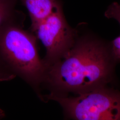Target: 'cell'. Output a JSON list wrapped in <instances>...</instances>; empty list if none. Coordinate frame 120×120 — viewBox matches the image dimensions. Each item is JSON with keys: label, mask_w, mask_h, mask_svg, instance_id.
<instances>
[{"label": "cell", "mask_w": 120, "mask_h": 120, "mask_svg": "<svg viewBox=\"0 0 120 120\" xmlns=\"http://www.w3.org/2000/svg\"><path fill=\"white\" fill-rule=\"evenodd\" d=\"M18 0H0V31L12 25L24 26L26 16L16 9Z\"/></svg>", "instance_id": "8992f818"}, {"label": "cell", "mask_w": 120, "mask_h": 120, "mask_svg": "<svg viewBox=\"0 0 120 120\" xmlns=\"http://www.w3.org/2000/svg\"><path fill=\"white\" fill-rule=\"evenodd\" d=\"M27 9L31 21L32 31L48 17L61 2L59 0H21Z\"/></svg>", "instance_id": "5b68a950"}, {"label": "cell", "mask_w": 120, "mask_h": 120, "mask_svg": "<svg viewBox=\"0 0 120 120\" xmlns=\"http://www.w3.org/2000/svg\"><path fill=\"white\" fill-rule=\"evenodd\" d=\"M5 116V113L3 110H2L1 109H0V119H1L3 117H4Z\"/></svg>", "instance_id": "ba28073f"}, {"label": "cell", "mask_w": 120, "mask_h": 120, "mask_svg": "<svg viewBox=\"0 0 120 120\" xmlns=\"http://www.w3.org/2000/svg\"><path fill=\"white\" fill-rule=\"evenodd\" d=\"M32 32L46 49V54L42 59L46 71L70 49L75 41L78 30L69 25L60 3Z\"/></svg>", "instance_id": "277c9868"}, {"label": "cell", "mask_w": 120, "mask_h": 120, "mask_svg": "<svg viewBox=\"0 0 120 120\" xmlns=\"http://www.w3.org/2000/svg\"><path fill=\"white\" fill-rule=\"evenodd\" d=\"M75 41L63 58L45 71L42 89L49 96L78 95L107 86L116 60L110 44L77 28Z\"/></svg>", "instance_id": "6da1fadb"}, {"label": "cell", "mask_w": 120, "mask_h": 120, "mask_svg": "<svg viewBox=\"0 0 120 120\" xmlns=\"http://www.w3.org/2000/svg\"><path fill=\"white\" fill-rule=\"evenodd\" d=\"M45 102L56 101L65 119L77 120H120V91L107 86L74 96L43 95Z\"/></svg>", "instance_id": "3957f363"}, {"label": "cell", "mask_w": 120, "mask_h": 120, "mask_svg": "<svg viewBox=\"0 0 120 120\" xmlns=\"http://www.w3.org/2000/svg\"><path fill=\"white\" fill-rule=\"evenodd\" d=\"M105 16L109 19H113L120 25V2H113L110 4L105 13ZM112 55L116 61H120V35L110 44Z\"/></svg>", "instance_id": "52a82bcc"}, {"label": "cell", "mask_w": 120, "mask_h": 120, "mask_svg": "<svg viewBox=\"0 0 120 120\" xmlns=\"http://www.w3.org/2000/svg\"><path fill=\"white\" fill-rule=\"evenodd\" d=\"M24 26L12 25L0 31V82L20 77L44 101L42 90L45 70L39 55L38 39Z\"/></svg>", "instance_id": "7a4b0ae2"}]
</instances>
